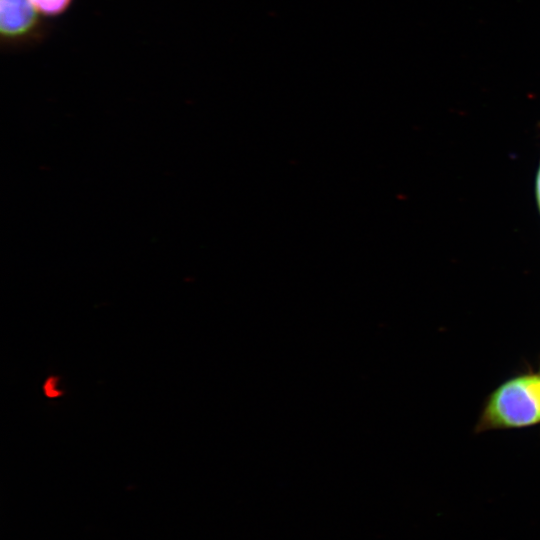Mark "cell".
I'll list each match as a JSON object with an SVG mask.
<instances>
[{
	"mask_svg": "<svg viewBox=\"0 0 540 540\" xmlns=\"http://www.w3.org/2000/svg\"><path fill=\"white\" fill-rule=\"evenodd\" d=\"M540 423V376L522 375L501 384L483 413L487 428H521Z\"/></svg>",
	"mask_w": 540,
	"mask_h": 540,
	"instance_id": "cell-1",
	"label": "cell"
},
{
	"mask_svg": "<svg viewBox=\"0 0 540 540\" xmlns=\"http://www.w3.org/2000/svg\"><path fill=\"white\" fill-rule=\"evenodd\" d=\"M30 0H0V45L7 52L39 46L51 32Z\"/></svg>",
	"mask_w": 540,
	"mask_h": 540,
	"instance_id": "cell-2",
	"label": "cell"
},
{
	"mask_svg": "<svg viewBox=\"0 0 540 540\" xmlns=\"http://www.w3.org/2000/svg\"><path fill=\"white\" fill-rule=\"evenodd\" d=\"M36 11L45 19L52 21L65 15L74 0H30Z\"/></svg>",
	"mask_w": 540,
	"mask_h": 540,
	"instance_id": "cell-3",
	"label": "cell"
},
{
	"mask_svg": "<svg viewBox=\"0 0 540 540\" xmlns=\"http://www.w3.org/2000/svg\"><path fill=\"white\" fill-rule=\"evenodd\" d=\"M43 391L46 397L55 399L63 395V391L58 388V377L49 376L43 384Z\"/></svg>",
	"mask_w": 540,
	"mask_h": 540,
	"instance_id": "cell-4",
	"label": "cell"
},
{
	"mask_svg": "<svg viewBox=\"0 0 540 540\" xmlns=\"http://www.w3.org/2000/svg\"><path fill=\"white\" fill-rule=\"evenodd\" d=\"M537 199H538V204L540 207V168L537 175Z\"/></svg>",
	"mask_w": 540,
	"mask_h": 540,
	"instance_id": "cell-5",
	"label": "cell"
}]
</instances>
